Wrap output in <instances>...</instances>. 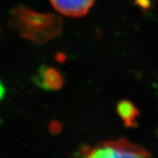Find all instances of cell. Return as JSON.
<instances>
[{"mask_svg":"<svg viewBox=\"0 0 158 158\" xmlns=\"http://www.w3.org/2000/svg\"><path fill=\"white\" fill-rule=\"evenodd\" d=\"M5 95H6V87L3 85V83L0 81V101L4 98Z\"/></svg>","mask_w":158,"mask_h":158,"instance_id":"obj_8","label":"cell"},{"mask_svg":"<svg viewBox=\"0 0 158 158\" xmlns=\"http://www.w3.org/2000/svg\"><path fill=\"white\" fill-rule=\"evenodd\" d=\"M83 158H152L140 146L125 139L104 141L83 149Z\"/></svg>","mask_w":158,"mask_h":158,"instance_id":"obj_2","label":"cell"},{"mask_svg":"<svg viewBox=\"0 0 158 158\" xmlns=\"http://www.w3.org/2000/svg\"><path fill=\"white\" fill-rule=\"evenodd\" d=\"M10 25L22 38L37 44H43L59 36L63 27L60 16L38 12L24 6L12 8Z\"/></svg>","mask_w":158,"mask_h":158,"instance_id":"obj_1","label":"cell"},{"mask_svg":"<svg viewBox=\"0 0 158 158\" xmlns=\"http://www.w3.org/2000/svg\"><path fill=\"white\" fill-rule=\"evenodd\" d=\"M95 0H50L52 6L58 12L65 16L79 18L90 11Z\"/></svg>","mask_w":158,"mask_h":158,"instance_id":"obj_4","label":"cell"},{"mask_svg":"<svg viewBox=\"0 0 158 158\" xmlns=\"http://www.w3.org/2000/svg\"><path fill=\"white\" fill-rule=\"evenodd\" d=\"M157 81H158V73H157Z\"/></svg>","mask_w":158,"mask_h":158,"instance_id":"obj_11","label":"cell"},{"mask_svg":"<svg viewBox=\"0 0 158 158\" xmlns=\"http://www.w3.org/2000/svg\"><path fill=\"white\" fill-rule=\"evenodd\" d=\"M62 129V126L60 122L58 121H53L51 122V124L49 125V131H50L52 134H59Z\"/></svg>","mask_w":158,"mask_h":158,"instance_id":"obj_7","label":"cell"},{"mask_svg":"<svg viewBox=\"0 0 158 158\" xmlns=\"http://www.w3.org/2000/svg\"><path fill=\"white\" fill-rule=\"evenodd\" d=\"M32 79L34 85L47 91L60 90L64 84L62 74L56 69L45 64L40 66Z\"/></svg>","mask_w":158,"mask_h":158,"instance_id":"obj_3","label":"cell"},{"mask_svg":"<svg viewBox=\"0 0 158 158\" xmlns=\"http://www.w3.org/2000/svg\"><path fill=\"white\" fill-rule=\"evenodd\" d=\"M135 6L139 7L142 11H148L152 7L151 0H135Z\"/></svg>","mask_w":158,"mask_h":158,"instance_id":"obj_6","label":"cell"},{"mask_svg":"<svg viewBox=\"0 0 158 158\" xmlns=\"http://www.w3.org/2000/svg\"><path fill=\"white\" fill-rule=\"evenodd\" d=\"M65 59H66V56H65V55L64 54H62V53H61V54H58L56 56V60L58 61V62H62L65 61Z\"/></svg>","mask_w":158,"mask_h":158,"instance_id":"obj_9","label":"cell"},{"mask_svg":"<svg viewBox=\"0 0 158 158\" xmlns=\"http://www.w3.org/2000/svg\"><path fill=\"white\" fill-rule=\"evenodd\" d=\"M156 136H157V138H158V127H157V128H156Z\"/></svg>","mask_w":158,"mask_h":158,"instance_id":"obj_10","label":"cell"},{"mask_svg":"<svg viewBox=\"0 0 158 158\" xmlns=\"http://www.w3.org/2000/svg\"><path fill=\"white\" fill-rule=\"evenodd\" d=\"M116 110L125 127H136L138 126L137 118L140 116V112L133 102L127 99L120 100L117 105Z\"/></svg>","mask_w":158,"mask_h":158,"instance_id":"obj_5","label":"cell"}]
</instances>
